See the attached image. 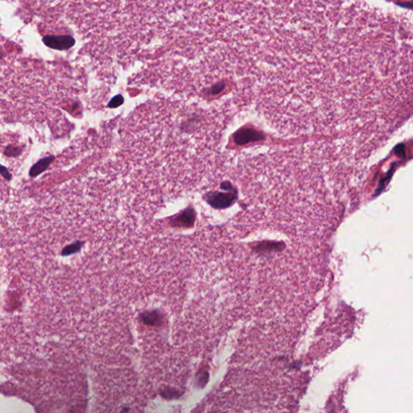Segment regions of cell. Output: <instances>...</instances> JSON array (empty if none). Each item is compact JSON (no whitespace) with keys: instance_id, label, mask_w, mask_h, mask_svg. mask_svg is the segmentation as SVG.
Masks as SVG:
<instances>
[{"instance_id":"1","label":"cell","mask_w":413,"mask_h":413,"mask_svg":"<svg viewBox=\"0 0 413 413\" xmlns=\"http://www.w3.org/2000/svg\"><path fill=\"white\" fill-rule=\"evenodd\" d=\"M237 198L236 191L233 188L227 190L226 192L215 191L209 192L204 195V200L212 208L215 209L227 208L235 201Z\"/></svg>"},{"instance_id":"2","label":"cell","mask_w":413,"mask_h":413,"mask_svg":"<svg viewBox=\"0 0 413 413\" xmlns=\"http://www.w3.org/2000/svg\"><path fill=\"white\" fill-rule=\"evenodd\" d=\"M43 42L46 46L51 49L65 50L74 46L75 41L69 35H63V36L47 35L43 38Z\"/></svg>"},{"instance_id":"3","label":"cell","mask_w":413,"mask_h":413,"mask_svg":"<svg viewBox=\"0 0 413 413\" xmlns=\"http://www.w3.org/2000/svg\"><path fill=\"white\" fill-rule=\"evenodd\" d=\"M195 220V212L192 208H188L183 210L179 215H176L171 221V225L174 227L192 226Z\"/></svg>"},{"instance_id":"4","label":"cell","mask_w":413,"mask_h":413,"mask_svg":"<svg viewBox=\"0 0 413 413\" xmlns=\"http://www.w3.org/2000/svg\"><path fill=\"white\" fill-rule=\"evenodd\" d=\"M53 159H54L53 156H49V157L45 158L37 162L36 164L32 166V168L29 170V176L32 178H36L38 175H40L44 171L47 170Z\"/></svg>"},{"instance_id":"5","label":"cell","mask_w":413,"mask_h":413,"mask_svg":"<svg viewBox=\"0 0 413 413\" xmlns=\"http://www.w3.org/2000/svg\"><path fill=\"white\" fill-rule=\"evenodd\" d=\"M141 318L148 325H159L163 320V315L159 311H146L141 316Z\"/></svg>"},{"instance_id":"6","label":"cell","mask_w":413,"mask_h":413,"mask_svg":"<svg viewBox=\"0 0 413 413\" xmlns=\"http://www.w3.org/2000/svg\"><path fill=\"white\" fill-rule=\"evenodd\" d=\"M82 246H83V242H75L74 243L66 246L62 251L61 254L62 256H70V255L74 254L81 249Z\"/></svg>"},{"instance_id":"7","label":"cell","mask_w":413,"mask_h":413,"mask_svg":"<svg viewBox=\"0 0 413 413\" xmlns=\"http://www.w3.org/2000/svg\"><path fill=\"white\" fill-rule=\"evenodd\" d=\"M4 153H5V155H7V156H10V157H11V156H17V155L21 153V150H19V148L9 146V147L7 148Z\"/></svg>"},{"instance_id":"8","label":"cell","mask_w":413,"mask_h":413,"mask_svg":"<svg viewBox=\"0 0 413 413\" xmlns=\"http://www.w3.org/2000/svg\"><path fill=\"white\" fill-rule=\"evenodd\" d=\"M0 174L8 181L12 180V174H10V172L5 166H2L1 164H0Z\"/></svg>"}]
</instances>
